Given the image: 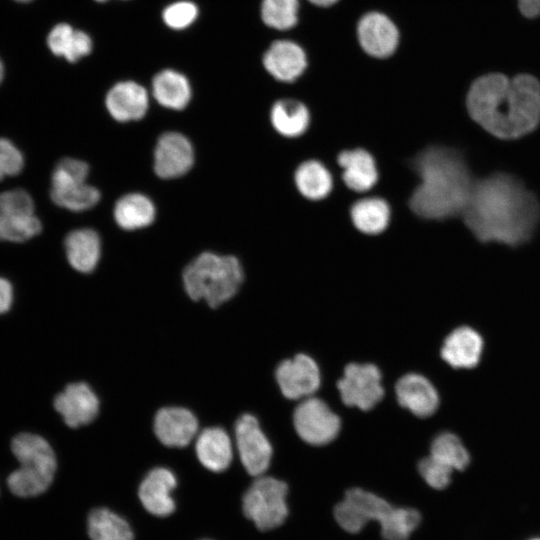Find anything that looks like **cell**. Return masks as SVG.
Here are the masks:
<instances>
[{"instance_id":"34","label":"cell","mask_w":540,"mask_h":540,"mask_svg":"<svg viewBox=\"0 0 540 540\" xmlns=\"http://www.w3.org/2000/svg\"><path fill=\"white\" fill-rule=\"evenodd\" d=\"M421 521L420 513L413 508L393 507L380 523L385 540H408Z\"/></svg>"},{"instance_id":"41","label":"cell","mask_w":540,"mask_h":540,"mask_svg":"<svg viewBox=\"0 0 540 540\" xmlns=\"http://www.w3.org/2000/svg\"><path fill=\"white\" fill-rule=\"evenodd\" d=\"M312 4L320 7H329L335 4L338 0H308Z\"/></svg>"},{"instance_id":"23","label":"cell","mask_w":540,"mask_h":540,"mask_svg":"<svg viewBox=\"0 0 540 540\" xmlns=\"http://www.w3.org/2000/svg\"><path fill=\"white\" fill-rule=\"evenodd\" d=\"M345 185L353 191L370 190L378 180V170L373 156L366 150L355 148L338 155Z\"/></svg>"},{"instance_id":"29","label":"cell","mask_w":540,"mask_h":540,"mask_svg":"<svg viewBox=\"0 0 540 540\" xmlns=\"http://www.w3.org/2000/svg\"><path fill=\"white\" fill-rule=\"evenodd\" d=\"M390 207L382 198L368 197L356 201L350 209V217L357 230L375 235L383 232L390 221Z\"/></svg>"},{"instance_id":"26","label":"cell","mask_w":540,"mask_h":540,"mask_svg":"<svg viewBox=\"0 0 540 540\" xmlns=\"http://www.w3.org/2000/svg\"><path fill=\"white\" fill-rule=\"evenodd\" d=\"M273 128L282 136L293 138L302 135L310 123L308 108L296 99L276 101L270 111Z\"/></svg>"},{"instance_id":"38","label":"cell","mask_w":540,"mask_h":540,"mask_svg":"<svg viewBox=\"0 0 540 540\" xmlns=\"http://www.w3.org/2000/svg\"><path fill=\"white\" fill-rule=\"evenodd\" d=\"M24 167V156L15 144L0 137V181L18 175Z\"/></svg>"},{"instance_id":"18","label":"cell","mask_w":540,"mask_h":540,"mask_svg":"<svg viewBox=\"0 0 540 540\" xmlns=\"http://www.w3.org/2000/svg\"><path fill=\"white\" fill-rule=\"evenodd\" d=\"M177 486L174 473L164 467L151 470L139 486V499L144 508L158 517H166L175 510L172 491Z\"/></svg>"},{"instance_id":"22","label":"cell","mask_w":540,"mask_h":540,"mask_svg":"<svg viewBox=\"0 0 540 540\" xmlns=\"http://www.w3.org/2000/svg\"><path fill=\"white\" fill-rule=\"evenodd\" d=\"M148 103L146 89L133 81L115 84L107 93L105 100L110 115L120 122L141 119L148 110Z\"/></svg>"},{"instance_id":"8","label":"cell","mask_w":540,"mask_h":540,"mask_svg":"<svg viewBox=\"0 0 540 540\" xmlns=\"http://www.w3.org/2000/svg\"><path fill=\"white\" fill-rule=\"evenodd\" d=\"M42 230L30 194L23 189L0 193V241L20 243Z\"/></svg>"},{"instance_id":"4","label":"cell","mask_w":540,"mask_h":540,"mask_svg":"<svg viewBox=\"0 0 540 540\" xmlns=\"http://www.w3.org/2000/svg\"><path fill=\"white\" fill-rule=\"evenodd\" d=\"M244 273L239 260L231 255L204 252L183 271V284L188 296L216 308L231 299L239 290Z\"/></svg>"},{"instance_id":"12","label":"cell","mask_w":540,"mask_h":540,"mask_svg":"<svg viewBox=\"0 0 540 540\" xmlns=\"http://www.w3.org/2000/svg\"><path fill=\"white\" fill-rule=\"evenodd\" d=\"M238 454L246 471L255 477L264 475L270 466L273 448L252 414H243L235 424Z\"/></svg>"},{"instance_id":"21","label":"cell","mask_w":540,"mask_h":540,"mask_svg":"<svg viewBox=\"0 0 540 540\" xmlns=\"http://www.w3.org/2000/svg\"><path fill=\"white\" fill-rule=\"evenodd\" d=\"M265 69L277 80L293 82L307 67L304 50L295 42L278 40L271 44L263 57Z\"/></svg>"},{"instance_id":"36","label":"cell","mask_w":540,"mask_h":540,"mask_svg":"<svg viewBox=\"0 0 540 540\" xmlns=\"http://www.w3.org/2000/svg\"><path fill=\"white\" fill-rule=\"evenodd\" d=\"M418 471L424 481L434 489H445L451 482L453 469L432 455L423 458Z\"/></svg>"},{"instance_id":"14","label":"cell","mask_w":540,"mask_h":540,"mask_svg":"<svg viewBox=\"0 0 540 540\" xmlns=\"http://www.w3.org/2000/svg\"><path fill=\"white\" fill-rule=\"evenodd\" d=\"M194 163L190 141L177 132H167L158 139L154 151V170L163 179L185 175Z\"/></svg>"},{"instance_id":"31","label":"cell","mask_w":540,"mask_h":540,"mask_svg":"<svg viewBox=\"0 0 540 540\" xmlns=\"http://www.w3.org/2000/svg\"><path fill=\"white\" fill-rule=\"evenodd\" d=\"M294 181L298 191L309 200L324 199L333 187L331 173L318 160L301 163L295 171Z\"/></svg>"},{"instance_id":"33","label":"cell","mask_w":540,"mask_h":540,"mask_svg":"<svg viewBox=\"0 0 540 540\" xmlns=\"http://www.w3.org/2000/svg\"><path fill=\"white\" fill-rule=\"evenodd\" d=\"M430 455L455 470H464L469 462L470 455L460 438L451 433L438 434L431 443Z\"/></svg>"},{"instance_id":"6","label":"cell","mask_w":540,"mask_h":540,"mask_svg":"<svg viewBox=\"0 0 540 540\" xmlns=\"http://www.w3.org/2000/svg\"><path fill=\"white\" fill-rule=\"evenodd\" d=\"M288 486L277 478L261 475L243 495L244 515L261 531L281 526L288 514Z\"/></svg>"},{"instance_id":"16","label":"cell","mask_w":540,"mask_h":540,"mask_svg":"<svg viewBox=\"0 0 540 540\" xmlns=\"http://www.w3.org/2000/svg\"><path fill=\"white\" fill-rule=\"evenodd\" d=\"M357 36L362 49L376 58L391 56L399 42L397 27L380 12H369L361 17L357 25Z\"/></svg>"},{"instance_id":"39","label":"cell","mask_w":540,"mask_h":540,"mask_svg":"<svg viewBox=\"0 0 540 540\" xmlns=\"http://www.w3.org/2000/svg\"><path fill=\"white\" fill-rule=\"evenodd\" d=\"M13 301V288L11 283L0 277V314L7 312Z\"/></svg>"},{"instance_id":"7","label":"cell","mask_w":540,"mask_h":540,"mask_svg":"<svg viewBox=\"0 0 540 540\" xmlns=\"http://www.w3.org/2000/svg\"><path fill=\"white\" fill-rule=\"evenodd\" d=\"M88 165L73 158L61 159L51 177V199L59 207L80 212L91 209L100 200V192L86 182Z\"/></svg>"},{"instance_id":"40","label":"cell","mask_w":540,"mask_h":540,"mask_svg":"<svg viewBox=\"0 0 540 540\" xmlns=\"http://www.w3.org/2000/svg\"><path fill=\"white\" fill-rule=\"evenodd\" d=\"M521 13L529 18L540 15V0H518Z\"/></svg>"},{"instance_id":"10","label":"cell","mask_w":540,"mask_h":540,"mask_svg":"<svg viewBox=\"0 0 540 540\" xmlns=\"http://www.w3.org/2000/svg\"><path fill=\"white\" fill-rule=\"evenodd\" d=\"M337 388L345 405L363 411L372 409L385 393L381 372L372 363L348 364L337 382Z\"/></svg>"},{"instance_id":"35","label":"cell","mask_w":540,"mask_h":540,"mask_svg":"<svg viewBox=\"0 0 540 540\" xmlns=\"http://www.w3.org/2000/svg\"><path fill=\"white\" fill-rule=\"evenodd\" d=\"M298 9V0H263L261 17L268 27L287 30L296 25Z\"/></svg>"},{"instance_id":"1","label":"cell","mask_w":540,"mask_h":540,"mask_svg":"<svg viewBox=\"0 0 540 540\" xmlns=\"http://www.w3.org/2000/svg\"><path fill=\"white\" fill-rule=\"evenodd\" d=\"M462 215L479 241L518 246L538 226L540 203L516 177L495 173L474 182Z\"/></svg>"},{"instance_id":"15","label":"cell","mask_w":540,"mask_h":540,"mask_svg":"<svg viewBox=\"0 0 540 540\" xmlns=\"http://www.w3.org/2000/svg\"><path fill=\"white\" fill-rule=\"evenodd\" d=\"M54 407L71 428L92 422L99 412V399L84 382L72 383L54 399Z\"/></svg>"},{"instance_id":"45","label":"cell","mask_w":540,"mask_h":540,"mask_svg":"<svg viewBox=\"0 0 540 540\" xmlns=\"http://www.w3.org/2000/svg\"><path fill=\"white\" fill-rule=\"evenodd\" d=\"M96 1H98V2H104V1H107V0H96Z\"/></svg>"},{"instance_id":"2","label":"cell","mask_w":540,"mask_h":540,"mask_svg":"<svg viewBox=\"0 0 540 540\" xmlns=\"http://www.w3.org/2000/svg\"><path fill=\"white\" fill-rule=\"evenodd\" d=\"M470 117L493 136L511 140L531 133L540 122V83L532 75L513 78L491 73L476 79L467 100Z\"/></svg>"},{"instance_id":"13","label":"cell","mask_w":540,"mask_h":540,"mask_svg":"<svg viewBox=\"0 0 540 540\" xmlns=\"http://www.w3.org/2000/svg\"><path fill=\"white\" fill-rule=\"evenodd\" d=\"M275 377L281 393L291 400L313 396L321 383L320 369L316 361L303 353L280 362Z\"/></svg>"},{"instance_id":"46","label":"cell","mask_w":540,"mask_h":540,"mask_svg":"<svg viewBox=\"0 0 540 540\" xmlns=\"http://www.w3.org/2000/svg\"><path fill=\"white\" fill-rule=\"evenodd\" d=\"M203 540H207V539H203Z\"/></svg>"},{"instance_id":"20","label":"cell","mask_w":540,"mask_h":540,"mask_svg":"<svg viewBox=\"0 0 540 540\" xmlns=\"http://www.w3.org/2000/svg\"><path fill=\"white\" fill-rule=\"evenodd\" d=\"M481 335L469 326H461L451 331L444 339L440 354L442 359L454 368L475 367L483 352Z\"/></svg>"},{"instance_id":"25","label":"cell","mask_w":540,"mask_h":540,"mask_svg":"<svg viewBox=\"0 0 540 540\" xmlns=\"http://www.w3.org/2000/svg\"><path fill=\"white\" fill-rule=\"evenodd\" d=\"M69 264L77 271L90 273L101 255V241L96 231L88 228L71 231L64 241Z\"/></svg>"},{"instance_id":"27","label":"cell","mask_w":540,"mask_h":540,"mask_svg":"<svg viewBox=\"0 0 540 540\" xmlns=\"http://www.w3.org/2000/svg\"><path fill=\"white\" fill-rule=\"evenodd\" d=\"M152 93L157 102L169 109L181 110L191 98L188 79L174 70L159 72L152 81Z\"/></svg>"},{"instance_id":"30","label":"cell","mask_w":540,"mask_h":540,"mask_svg":"<svg viewBox=\"0 0 540 540\" xmlns=\"http://www.w3.org/2000/svg\"><path fill=\"white\" fill-rule=\"evenodd\" d=\"M156 215L152 201L140 193L121 197L114 207L116 223L125 230H135L150 225Z\"/></svg>"},{"instance_id":"5","label":"cell","mask_w":540,"mask_h":540,"mask_svg":"<svg viewBox=\"0 0 540 540\" xmlns=\"http://www.w3.org/2000/svg\"><path fill=\"white\" fill-rule=\"evenodd\" d=\"M11 450L20 466L7 478L9 490L25 498L44 493L50 487L57 467L50 444L39 435L21 433L12 440Z\"/></svg>"},{"instance_id":"37","label":"cell","mask_w":540,"mask_h":540,"mask_svg":"<svg viewBox=\"0 0 540 540\" xmlns=\"http://www.w3.org/2000/svg\"><path fill=\"white\" fill-rule=\"evenodd\" d=\"M198 15L197 6L189 1H179L165 8L163 20L172 29H184L192 24Z\"/></svg>"},{"instance_id":"24","label":"cell","mask_w":540,"mask_h":540,"mask_svg":"<svg viewBox=\"0 0 540 540\" xmlns=\"http://www.w3.org/2000/svg\"><path fill=\"white\" fill-rule=\"evenodd\" d=\"M200 463L210 471L222 472L231 464L233 446L229 435L220 427L204 429L195 446Z\"/></svg>"},{"instance_id":"32","label":"cell","mask_w":540,"mask_h":540,"mask_svg":"<svg viewBox=\"0 0 540 540\" xmlns=\"http://www.w3.org/2000/svg\"><path fill=\"white\" fill-rule=\"evenodd\" d=\"M91 540H133L128 522L107 508L93 509L87 521Z\"/></svg>"},{"instance_id":"28","label":"cell","mask_w":540,"mask_h":540,"mask_svg":"<svg viewBox=\"0 0 540 540\" xmlns=\"http://www.w3.org/2000/svg\"><path fill=\"white\" fill-rule=\"evenodd\" d=\"M47 45L53 54L62 56L69 62L77 61L92 50V40L89 35L80 30H74L66 23L53 27L47 37Z\"/></svg>"},{"instance_id":"43","label":"cell","mask_w":540,"mask_h":540,"mask_svg":"<svg viewBox=\"0 0 540 540\" xmlns=\"http://www.w3.org/2000/svg\"><path fill=\"white\" fill-rule=\"evenodd\" d=\"M16 1H18V2H29L31 0H16Z\"/></svg>"},{"instance_id":"19","label":"cell","mask_w":540,"mask_h":540,"mask_svg":"<svg viewBox=\"0 0 540 540\" xmlns=\"http://www.w3.org/2000/svg\"><path fill=\"white\" fill-rule=\"evenodd\" d=\"M195 415L182 407L160 409L154 419V432L159 441L169 447H185L197 435Z\"/></svg>"},{"instance_id":"44","label":"cell","mask_w":540,"mask_h":540,"mask_svg":"<svg viewBox=\"0 0 540 540\" xmlns=\"http://www.w3.org/2000/svg\"><path fill=\"white\" fill-rule=\"evenodd\" d=\"M529 540H540V537L531 538Z\"/></svg>"},{"instance_id":"17","label":"cell","mask_w":540,"mask_h":540,"mask_svg":"<svg viewBox=\"0 0 540 540\" xmlns=\"http://www.w3.org/2000/svg\"><path fill=\"white\" fill-rule=\"evenodd\" d=\"M395 393L400 406L417 417L431 416L439 406L440 399L435 386L418 373H408L399 378Z\"/></svg>"},{"instance_id":"9","label":"cell","mask_w":540,"mask_h":540,"mask_svg":"<svg viewBox=\"0 0 540 540\" xmlns=\"http://www.w3.org/2000/svg\"><path fill=\"white\" fill-rule=\"evenodd\" d=\"M293 425L298 436L306 443L322 446L332 442L339 434V416L320 398L302 399L293 412Z\"/></svg>"},{"instance_id":"42","label":"cell","mask_w":540,"mask_h":540,"mask_svg":"<svg viewBox=\"0 0 540 540\" xmlns=\"http://www.w3.org/2000/svg\"><path fill=\"white\" fill-rule=\"evenodd\" d=\"M3 76H4V67L0 60V83L2 82Z\"/></svg>"},{"instance_id":"3","label":"cell","mask_w":540,"mask_h":540,"mask_svg":"<svg viewBox=\"0 0 540 540\" xmlns=\"http://www.w3.org/2000/svg\"><path fill=\"white\" fill-rule=\"evenodd\" d=\"M412 166L420 182L409 205L417 216L444 220L463 213L475 181L459 151L429 146L416 155Z\"/></svg>"},{"instance_id":"11","label":"cell","mask_w":540,"mask_h":540,"mask_svg":"<svg viewBox=\"0 0 540 540\" xmlns=\"http://www.w3.org/2000/svg\"><path fill=\"white\" fill-rule=\"evenodd\" d=\"M393 506L384 498L361 488H351L334 508V517L342 529L360 532L368 522L385 519Z\"/></svg>"}]
</instances>
